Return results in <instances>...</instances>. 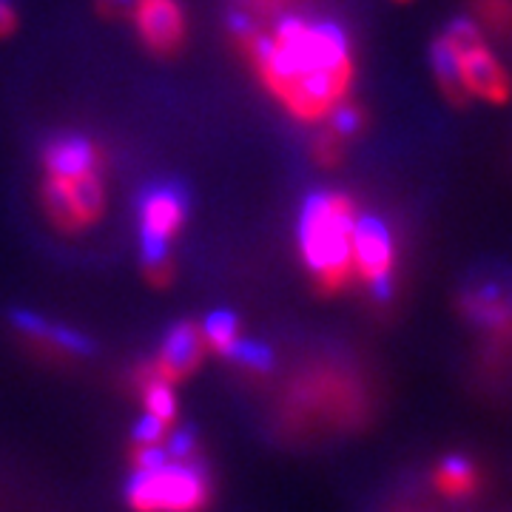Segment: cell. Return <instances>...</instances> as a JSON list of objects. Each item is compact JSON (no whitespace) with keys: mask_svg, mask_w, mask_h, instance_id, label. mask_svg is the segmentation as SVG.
<instances>
[{"mask_svg":"<svg viewBox=\"0 0 512 512\" xmlns=\"http://www.w3.org/2000/svg\"><path fill=\"white\" fill-rule=\"evenodd\" d=\"M433 72L444 97L456 106L473 97L501 106L512 97V77L470 20H456L433 43Z\"/></svg>","mask_w":512,"mask_h":512,"instance_id":"cell-3","label":"cell"},{"mask_svg":"<svg viewBox=\"0 0 512 512\" xmlns=\"http://www.w3.org/2000/svg\"><path fill=\"white\" fill-rule=\"evenodd\" d=\"M461 313L481 330L490 362L512 356V288L484 279L461 293Z\"/></svg>","mask_w":512,"mask_h":512,"instance_id":"cell-6","label":"cell"},{"mask_svg":"<svg viewBox=\"0 0 512 512\" xmlns=\"http://www.w3.org/2000/svg\"><path fill=\"white\" fill-rule=\"evenodd\" d=\"M137 0H97V9L106 15V18H126L134 12Z\"/></svg>","mask_w":512,"mask_h":512,"instance_id":"cell-22","label":"cell"},{"mask_svg":"<svg viewBox=\"0 0 512 512\" xmlns=\"http://www.w3.org/2000/svg\"><path fill=\"white\" fill-rule=\"evenodd\" d=\"M356 205L339 191H316L299 214V251L313 282L325 293H339L353 279Z\"/></svg>","mask_w":512,"mask_h":512,"instance_id":"cell-2","label":"cell"},{"mask_svg":"<svg viewBox=\"0 0 512 512\" xmlns=\"http://www.w3.org/2000/svg\"><path fill=\"white\" fill-rule=\"evenodd\" d=\"M43 165H46V177L52 180H77V177L100 174L103 154L89 137L69 134V137H57L43 148Z\"/></svg>","mask_w":512,"mask_h":512,"instance_id":"cell-11","label":"cell"},{"mask_svg":"<svg viewBox=\"0 0 512 512\" xmlns=\"http://www.w3.org/2000/svg\"><path fill=\"white\" fill-rule=\"evenodd\" d=\"M365 126V111L359 106L342 103L339 109L330 114V131H336L342 140H350L353 134H359V128Z\"/></svg>","mask_w":512,"mask_h":512,"instance_id":"cell-17","label":"cell"},{"mask_svg":"<svg viewBox=\"0 0 512 512\" xmlns=\"http://www.w3.org/2000/svg\"><path fill=\"white\" fill-rule=\"evenodd\" d=\"M481 470L473 458L444 456L433 467V487L447 501H470L481 490Z\"/></svg>","mask_w":512,"mask_h":512,"instance_id":"cell-12","label":"cell"},{"mask_svg":"<svg viewBox=\"0 0 512 512\" xmlns=\"http://www.w3.org/2000/svg\"><path fill=\"white\" fill-rule=\"evenodd\" d=\"M134 512H200L211 501V478L191 458H168L154 470H134L126 481Z\"/></svg>","mask_w":512,"mask_h":512,"instance_id":"cell-4","label":"cell"},{"mask_svg":"<svg viewBox=\"0 0 512 512\" xmlns=\"http://www.w3.org/2000/svg\"><path fill=\"white\" fill-rule=\"evenodd\" d=\"M481 26L498 35H512V0H473Z\"/></svg>","mask_w":512,"mask_h":512,"instance_id":"cell-16","label":"cell"},{"mask_svg":"<svg viewBox=\"0 0 512 512\" xmlns=\"http://www.w3.org/2000/svg\"><path fill=\"white\" fill-rule=\"evenodd\" d=\"M231 359L239 362V365L254 367V370H268V367L274 365L271 350L265 348L262 342H248V339H239V345L237 350L231 353Z\"/></svg>","mask_w":512,"mask_h":512,"instance_id":"cell-18","label":"cell"},{"mask_svg":"<svg viewBox=\"0 0 512 512\" xmlns=\"http://www.w3.org/2000/svg\"><path fill=\"white\" fill-rule=\"evenodd\" d=\"M43 208L49 220L60 231H83L92 228L94 222L106 211V185L100 174L77 177V180H52L43 183Z\"/></svg>","mask_w":512,"mask_h":512,"instance_id":"cell-7","label":"cell"},{"mask_svg":"<svg viewBox=\"0 0 512 512\" xmlns=\"http://www.w3.org/2000/svg\"><path fill=\"white\" fill-rule=\"evenodd\" d=\"M140 393H143V404H146V413L148 416H157L165 424H171L174 416H177V399H174V390H171V384L163 382L157 373H154V367L146 370V373H140Z\"/></svg>","mask_w":512,"mask_h":512,"instance_id":"cell-14","label":"cell"},{"mask_svg":"<svg viewBox=\"0 0 512 512\" xmlns=\"http://www.w3.org/2000/svg\"><path fill=\"white\" fill-rule=\"evenodd\" d=\"M262 86L302 123H319L342 103L353 86V52L348 35L330 20L285 18L274 32L259 29L242 43Z\"/></svg>","mask_w":512,"mask_h":512,"instance_id":"cell-1","label":"cell"},{"mask_svg":"<svg viewBox=\"0 0 512 512\" xmlns=\"http://www.w3.org/2000/svg\"><path fill=\"white\" fill-rule=\"evenodd\" d=\"M396 242L390 228L376 217H359L353 231V276L365 285L373 299H387L393 291Z\"/></svg>","mask_w":512,"mask_h":512,"instance_id":"cell-8","label":"cell"},{"mask_svg":"<svg viewBox=\"0 0 512 512\" xmlns=\"http://www.w3.org/2000/svg\"><path fill=\"white\" fill-rule=\"evenodd\" d=\"M12 322H15V328H18L20 333L32 336L35 342H43V345H52V348L63 350V353L89 356V353L94 350V345L86 339V336H80V333H74V330L63 328V325H55V322H49V319H43V316H35V313L18 311L15 316H12Z\"/></svg>","mask_w":512,"mask_h":512,"instance_id":"cell-13","label":"cell"},{"mask_svg":"<svg viewBox=\"0 0 512 512\" xmlns=\"http://www.w3.org/2000/svg\"><path fill=\"white\" fill-rule=\"evenodd\" d=\"M282 3H288V0H245V6H251L256 15H262V12H274L279 9Z\"/></svg>","mask_w":512,"mask_h":512,"instance_id":"cell-24","label":"cell"},{"mask_svg":"<svg viewBox=\"0 0 512 512\" xmlns=\"http://www.w3.org/2000/svg\"><path fill=\"white\" fill-rule=\"evenodd\" d=\"M202 350H205L202 330L194 322H177L174 328L165 333L163 348L157 353L154 373L168 384L183 382L200 367Z\"/></svg>","mask_w":512,"mask_h":512,"instance_id":"cell-10","label":"cell"},{"mask_svg":"<svg viewBox=\"0 0 512 512\" xmlns=\"http://www.w3.org/2000/svg\"><path fill=\"white\" fill-rule=\"evenodd\" d=\"M168 456H171V458H191V456H194V433H188V430L171 433Z\"/></svg>","mask_w":512,"mask_h":512,"instance_id":"cell-21","label":"cell"},{"mask_svg":"<svg viewBox=\"0 0 512 512\" xmlns=\"http://www.w3.org/2000/svg\"><path fill=\"white\" fill-rule=\"evenodd\" d=\"M185 217H188V200L177 185H154L140 200L143 268L154 285H168L174 276L171 239L180 234Z\"/></svg>","mask_w":512,"mask_h":512,"instance_id":"cell-5","label":"cell"},{"mask_svg":"<svg viewBox=\"0 0 512 512\" xmlns=\"http://www.w3.org/2000/svg\"><path fill=\"white\" fill-rule=\"evenodd\" d=\"M342 151H345V140H342L336 131H330V128L325 134H319V140H316V146H313V154H316V160L322 165L339 163Z\"/></svg>","mask_w":512,"mask_h":512,"instance_id":"cell-19","label":"cell"},{"mask_svg":"<svg viewBox=\"0 0 512 512\" xmlns=\"http://www.w3.org/2000/svg\"><path fill=\"white\" fill-rule=\"evenodd\" d=\"M239 339H242V336H239V322L234 313H211V316L205 319V325H202V342L211 350H217L225 359H231V353L237 350Z\"/></svg>","mask_w":512,"mask_h":512,"instance_id":"cell-15","label":"cell"},{"mask_svg":"<svg viewBox=\"0 0 512 512\" xmlns=\"http://www.w3.org/2000/svg\"><path fill=\"white\" fill-rule=\"evenodd\" d=\"M15 23H18V15L12 9V3L9 0H0V37L12 35Z\"/></svg>","mask_w":512,"mask_h":512,"instance_id":"cell-23","label":"cell"},{"mask_svg":"<svg viewBox=\"0 0 512 512\" xmlns=\"http://www.w3.org/2000/svg\"><path fill=\"white\" fill-rule=\"evenodd\" d=\"M168 433V424L160 421L157 416H143V419L134 424V439L137 444H160Z\"/></svg>","mask_w":512,"mask_h":512,"instance_id":"cell-20","label":"cell"},{"mask_svg":"<svg viewBox=\"0 0 512 512\" xmlns=\"http://www.w3.org/2000/svg\"><path fill=\"white\" fill-rule=\"evenodd\" d=\"M134 26L154 55H174L185 40V12L180 0H137Z\"/></svg>","mask_w":512,"mask_h":512,"instance_id":"cell-9","label":"cell"}]
</instances>
